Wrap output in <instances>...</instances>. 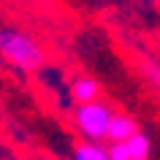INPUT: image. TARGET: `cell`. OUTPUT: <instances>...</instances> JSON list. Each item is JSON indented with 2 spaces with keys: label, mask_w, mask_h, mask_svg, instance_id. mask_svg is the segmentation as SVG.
<instances>
[{
  "label": "cell",
  "mask_w": 160,
  "mask_h": 160,
  "mask_svg": "<svg viewBox=\"0 0 160 160\" xmlns=\"http://www.w3.org/2000/svg\"><path fill=\"white\" fill-rule=\"evenodd\" d=\"M0 54L22 71H35L43 65V49L38 41L14 27H0Z\"/></svg>",
  "instance_id": "6da1fadb"
},
{
  "label": "cell",
  "mask_w": 160,
  "mask_h": 160,
  "mask_svg": "<svg viewBox=\"0 0 160 160\" xmlns=\"http://www.w3.org/2000/svg\"><path fill=\"white\" fill-rule=\"evenodd\" d=\"M111 117H114V111H111L103 101H98V103L79 106L73 119H76V128H79V130H82L92 144H98L101 138H109Z\"/></svg>",
  "instance_id": "7a4b0ae2"
},
{
  "label": "cell",
  "mask_w": 160,
  "mask_h": 160,
  "mask_svg": "<svg viewBox=\"0 0 160 160\" xmlns=\"http://www.w3.org/2000/svg\"><path fill=\"white\" fill-rule=\"evenodd\" d=\"M136 133H141V130H138V122H136L130 114H125V111H114L111 128H109V141L111 144H125V141H130Z\"/></svg>",
  "instance_id": "3957f363"
},
{
  "label": "cell",
  "mask_w": 160,
  "mask_h": 160,
  "mask_svg": "<svg viewBox=\"0 0 160 160\" xmlns=\"http://www.w3.org/2000/svg\"><path fill=\"white\" fill-rule=\"evenodd\" d=\"M98 95H101V82L92 79V76H79L71 84V98H73L79 106H87V103H98Z\"/></svg>",
  "instance_id": "277c9868"
},
{
  "label": "cell",
  "mask_w": 160,
  "mask_h": 160,
  "mask_svg": "<svg viewBox=\"0 0 160 160\" xmlns=\"http://www.w3.org/2000/svg\"><path fill=\"white\" fill-rule=\"evenodd\" d=\"M71 160H109V149L101 147V144L84 141V144H76L73 147V158Z\"/></svg>",
  "instance_id": "5b68a950"
},
{
  "label": "cell",
  "mask_w": 160,
  "mask_h": 160,
  "mask_svg": "<svg viewBox=\"0 0 160 160\" xmlns=\"http://www.w3.org/2000/svg\"><path fill=\"white\" fill-rule=\"evenodd\" d=\"M128 149H130V160H149L152 152V141L147 133H136L130 141H128Z\"/></svg>",
  "instance_id": "8992f818"
},
{
  "label": "cell",
  "mask_w": 160,
  "mask_h": 160,
  "mask_svg": "<svg viewBox=\"0 0 160 160\" xmlns=\"http://www.w3.org/2000/svg\"><path fill=\"white\" fill-rule=\"evenodd\" d=\"M141 71H144V76H147L155 87H160V62H155V60H144Z\"/></svg>",
  "instance_id": "52a82bcc"
},
{
  "label": "cell",
  "mask_w": 160,
  "mask_h": 160,
  "mask_svg": "<svg viewBox=\"0 0 160 160\" xmlns=\"http://www.w3.org/2000/svg\"><path fill=\"white\" fill-rule=\"evenodd\" d=\"M109 160H130V149H128V141L125 144H109Z\"/></svg>",
  "instance_id": "ba28073f"
},
{
  "label": "cell",
  "mask_w": 160,
  "mask_h": 160,
  "mask_svg": "<svg viewBox=\"0 0 160 160\" xmlns=\"http://www.w3.org/2000/svg\"><path fill=\"white\" fill-rule=\"evenodd\" d=\"M38 160H60V158H54V155H43V158H38Z\"/></svg>",
  "instance_id": "9c48e42d"
}]
</instances>
